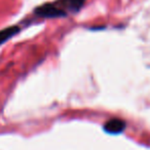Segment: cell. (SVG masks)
<instances>
[{"label":"cell","mask_w":150,"mask_h":150,"mask_svg":"<svg viewBox=\"0 0 150 150\" xmlns=\"http://www.w3.org/2000/svg\"><path fill=\"white\" fill-rule=\"evenodd\" d=\"M35 15L37 17H41V18H63L66 17L67 13L58 7L56 4L54 3H44V4L38 6L35 9Z\"/></svg>","instance_id":"cell-1"},{"label":"cell","mask_w":150,"mask_h":150,"mask_svg":"<svg viewBox=\"0 0 150 150\" xmlns=\"http://www.w3.org/2000/svg\"><path fill=\"white\" fill-rule=\"evenodd\" d=\"M86 0H58L54 4L67 13V11H77L83 6Z\"/></svg>","instance_id":"cell-2"},{"label":"cell","mask_w":150,"mask_h":150,"mask_svg":"<svg viewBox=\"0 0 150 150\" xmlns=\"http://www.w3.org/2000/svg\"><path fill=\"white\" fill-rule=\"evenodd\" d=\"M20 31L19 26H11V27H7L5 29L0 30V45L3 44L4 42H6L8 39H11V37L18 34Z\"/></svg>","instance_id":"cell-3"},{"label":"cell","mask_w":150,"mask_h":150,"mask_svg":"<svg viewBox=\"0 0 150 150\" xmlns=\"http://www.w3.org/2000/svg\"><path fill=\"white\" fill-rule=\"evenodd\" d=\"M123 129H125V122L117 118L111 119V120L107 121L106 125H105V129L109 133H119Z\"/></svg>","instance_id":"cell-4"}]
</instances>
